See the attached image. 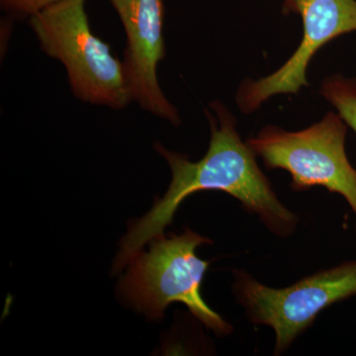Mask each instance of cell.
Wrapping results in <instances>:
<instances>
[{"label":"cell","instance_id":"cell-1","mask_svg":"<svg viewBox=\"0 0 356 356\" xmlns=\"http://www.w3.org/2000/svg\"><path fill=\"white\" fill-rule=\"evenodd\" d=\"M209 108L217 118L206 110L211 138L207 153L200 161L193 163L186 154L154 144V149L170 165L172 181L165 196L129 227L114 261V273L123 270L145 245L163 235L181 203L199 191H222L238 199L245 210L259 215L275 235L287 236L296 229L298 217L276 196L257 165V154L241 140L235 117L218 100L210 103Z\"/></svg>","mask_w":356,"mask_h":356},{"label":"cell","instance_id":"cell-2","mask_svg":"<svg viewBox=\"0 0 356 356\" xmlns=\"http://www.w3.org/2000/svg\"><path fill=\"white\" fill-rule=\"evenodd\" d=\"M212 241L185 228L181 235L156 236L147 252L140 250L129 262L119 283L124 301L149 320L159 321L175 302L184 304L208 329L227 336L233 327L204 301L201 286L210 262L196 250Z\"/></svg>","mask_w":356,"mask_h":356},{"label":"cell","instance_id":"cell-3","mask_svg":"<svg viewBox=\"0 0 356 356\" xmlns=\"http://www.w3.org/2000/svg\"><path fill=\"white\" fill-rule=\"evenodd\" d=\"M86 0H60L28 19L47 56L60 60L77 99L121 110L132 102L125 65L91 30Z\"/></svg>","mask_w":356,"mask_h":356},{"label":"cell","instance_id":"cell-4","mask_svg":"<svg viewBox=\"0 0 356 356\" xmlns=\"http://www.w3.org/2000/svg\"><path fill=\"white\" fill-rule=\"evenodd\" d=\"M346 132L341 115L329 112L323 120L298 132L268 126L247 144L268 170L291 175L293 191L325 187L341 194L356 215V170L346 156Z\"/></svg>","mask_w":356,"mask_h":356},{"label":"cell","instance_id":"cell-5","mask_svg":"<svg viewBox=\"0 0 356 356\" xmlns=\"http://www.w3.org/2000/svg\"><path fill=\"white\" fill-rule=\"evenodd\" d=\"M234 293L252 324L275 332L274 355H282L318 314L356 295V261L320 271L289 287L270 288L236 270Z\"/></svg>","mask_w":356,"mask_h":356},{"label":"cell","instance_id":"cell-6","mask_svg":"<svg viewBox=\"0 0 356 356\" xmlns=\"http://www.w3.org/2000/svg\"><path fill=\"white\" fill-rule=\"evenodd\" d=\"M284 13H296L303 22V38L286 63L259 81H243L236 103L243 113H252L269 98L297 95L308 86L307 69L316 53L337 37L356 31V0H282Z\"/></svg>","mask_w":356,"mask_h":356},{"label":"cell","instance_id":"cell-7","mask_svg":"<svg viewBox=\"0 0 356 356\" xmlns=\"http://www.w3.org/2000/svg\"><path fill=\"white\" fill-rule=\"evenodd\" d=\"M120 18L127 44L124 65L133 102L145 111L178 126L177 109L163 95L158 65L165 57L163 0H108Z\"/></svg>","mask_w":356,"mask_h":356},{"label":"cell","instance_id":"cell-8","mask_svg":"<svg viewBox=\"0 0 356 356\" xmlns=\"http://www.w3.org/2000/svg\"><path fill=\"white\" fill-rule=\"evenodd\" d=\"M321 93L356 134V77L348 79L341 74L327 77L323 81Z\"/></svg>","mask_w":356,"mask_h":356},{"label":"cell","instance_id":"cell-9","mask_svg":"<svg viewBox=\"0 0 356 356\" xmlns=\"http://www.w3.org/2000/svg\"><path fill=\"white\" fill-rule=\"evenodd\" d=\"M58 1L60 0H0V6L11 20H23Z\"/></svg>","mask_w":356,"mask_h":356}]
</instances>
